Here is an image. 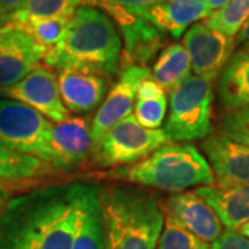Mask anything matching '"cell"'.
<instances>
[{"label": "cell", "instance_id": "6da1fadb", "mask_svg": "<svg viewBox=\"0 0 249 249\" xmlns=\"http://www.w3.org/2000/svg\"><path fill=\"white\" fill-rule=\"evenodd\" d=\"M90 186L57 184L11 198L0 216V249H71Z\"/></svg>", "mask_w": 249, "mask_h": 249}, {"label": "cell", "instance_id": "7a4b0ae2", "mask_svg": "<svg viewBox=\"0 0 249 249\" xmlns=\"http://www.w3.org/2000/svg\"><path fill=\"white\" fill-rule=\"evenodd\" d=\"M121 54L122 39L114 21L100 9L80 6L62 39L46 52L43 61L55 71L78 68L111 78L119 70Z\"/></svg>", "mask_w": 249, "mask_h": 249}, {"label": "cell", "instance_id": "3957f363", "mask_svg": "<svg viewBox=\"0 0 249 249\" xmlns=\"http://www.w3.org/2000/svg\"><path fill=\"white\" fill-rule=\"evenodd\" d=\"M106 249H155L163 229L157 198L134 186L98 187Z\"/></svg>", "mask_w": 249, "mask_h": 249}, {"label": "cell", "instance_id": "277c9868", "mask_svg": "<svg viewBox=\"0 0 249 249\" xmlns=\"http://www.w3.org/2000/svg\"><path fill=\"white\" fill-rule=\"evenodd\" d=\"M108 178L130 184L183 193L193 187L214 186V176L204 154L193 144H166L133 165L115 168Z\"/></svg>", "mask_w": 249, "mask_h": 249}, {"label": "cell", "instance_id": "5b68a950", "mask_svg": "<svg viewBox=\"0 0 249 249\" xmlns=\"http://www.w3.org/2000/svg\"><path fill=\"white\" fill-rule=\"evenodd\" d=\"M213 80L190 76L170 93L163 132L170 142L204 140L212 132Z\"/></svg>", "mask_w": 249, "mask_h": 249}, {"label": "cell", "instance_id": "8992f818", "mask_svg": "<svg viewBox=\"0 0 249 249\" xmlns=\"http://www.w3.org/2000/svg\"><path fill=\"white\" fill-rule=\"evenodd\" d=\"M53 124L25 104L0 98V142L14 151L31 155L54 169Z\"/></svg>", "mask_w": 249, "mask_h": 249}, {"label": "cell", "instance_id": "52a82bcc", "mask_svg": "<svg viewBox=\"0 0 249 249\" xmlns=\"http://www.w3.org/2000/svg\"><path fill=\"white\" fill-rule=\"evenodd\" d=\"M169 142L163 129H147L129 115L108 130L91 155L100 168L115 169L145 160Z\"/></svg>", "mask_w": 249, "mask_h": 249}, {"label": "cell", "instance_id": "ba28073f", "mask_svg": "<svg viewBox=\"0 0 249 249\" xmlns=\"http://www.w3.org/2000/svg\"><path fill=\"white\" fill-rule=\"evenodd\" d=\"M151 76V72L147 67L133 64L124 65V70L119 73L116 83L108 90L106 100L101 103L96 115L91 119V151L100 144L112 126L132 115L137 89L142 80Z\"/></svg>", "mask_w": 249, "mask_h": 249}, {"label": "cell", "instance_id": "9c48e42d", "mask_svg": "<svg viewBox=\"0 0 249 249\" xmlns=\"http://www.w3.org/2000/svg\"><path fill=\"white\" fill-rule=\"evenodd\" d=\"M191 62V71L196 76L209 80L217 79L235 53V39L208 28L204 22H196L188 28L183 37Z\"/></svg>", "mask_w": 249, "mask_h": 249}, {"label": "cell", "instance_id": "30bf717a", "mask_svg": "<svg viewBox=\"0 0 249 249\" xmlns=\"http://www.w3.org/2000/svg\"><path fill=\"white\" fill-rule=\"evenodd\" d=\"M46 50L16 24L0 27V90L24 79L43 60Z\"/></svg>", "mask_w": 249, "mask_h": 249}, {"label": "cell", "instance_id": "8fae6325", "mask_svg": "<svg viewBox=\"0 0 249 249\" xmlns=\"http://www.w3.org/2000/svg\"><path fill=\"white\" fill-rule=\"evenodd\" d=\"M0 93L10 100L34 108L54 124H61L70 118V111L65 108L60 96L57 76L43 65H37L24 79L10 88L1 89Z\"/></svg>", "mask_w": 249, "mask_h": 249}, {"label": "cell", "instance_id": "7c38bea8", "mask_svg": "<svg viewBox=\"0 0 249 249\" xmlns=\"http://www.w3.org/2000/svg\"><path fill=\"white\" fill-rule=\"evenodd\" d=\"M201 147L213 172L214 186L248 184L249 145L216 133L204 139Z\"/></svg>", "mask_w": 249, "mask_h": 249}, {"label": "cell", "instance_id": "4fadbf2b", "mask_svg": "<svg viewBox=\"0 0 249 249\" xmlns=\"http://www.w3.org/2000/svg\"><path fill=\"white\" fill-rule=\"evenodd\" d=\"M103 10L107 11V16L112 21H115L124 37V65L133 64L145 67V64L151 61L154 55L160 50L165 40L163 32L145 18L111 7Z\"/></svg>", "mask_w": 249, "mask_h": 249}, {"label": "cell", "instance_id": "5bb4252c", "mask_svg": "<svg viewBox=\"0 0 249 249\" xmlns=\"http://www.w3.org/2000/svg\"><path fill=\"white\" fill-rule=\"evenodd\" d=\"M163 213L176 219L184 229L208 244H213L223 234L217 214L196 191H183L166 198Z\"/></svg>", "mask_w": 249, "mask_h": 249}, {"label": "cell", "instance_id": "9a60e30c", "mask_svg": "<svg viewBox=\"0 0 249 249\" xmlns=\"http://www.w3.org/2000/svg\"><path fill=\"white\" fill-rule=\"evenodd\" d=\"M55 76L64 106L75 114L96 109L107 96L108 82L98 73L78 68H61Z\"/></svg>", "mask_w": 249, "mask_h": 249}, {"label": "cell", "instance_id": "2e32d148", "mask_svg": "<svg viewBox=\"0 0 249 249\" xmlns=\"http://www.w3.org/2000/svg\"><path fill=\"white\" fill-rule=\"evenodd\" d=\"M89 118L70 116L61 124H53L52 145L55 163L54 169L72 170L82 166L91 152Z\"/></svg>", "mask_w": 249, "mask_h": 249}, {"label": "cell", "instance_id": "e0dca14e", "mask_svg": "<svg viewBox=\"0 0 249 249\" xmlns=\"http://www.w3.org/2000/svg\"><path fill=\"white\" fill-rule=\"evenodd\" d=\"M196 194L217 214L226 230L235 231L249 222V183L229 187H198Z\"/></svg>", "mask_w": 249, "mask_h": 249}, {"label": "cell", "instance_id": "ac0fdd59", "mask_svg": "<svg viewBox=\"0 0 249 249\" xmlns=\"http://www.w3.org/2000/svg\"><path fill=\"white\" fill-rule=\"evenodd\" d=\"M211 14L206 0H163L152 7L145 19L160 32L180 37L196 21Z\"/></svg>", "mask_w": 249, "mask_h": 249}, {"label": "cell", "instance_id": "d6986e66", "mask_svg": "<svg viewBox=\"0 0 249 249\" xmlns=\"http://www.w3.org/2000/svg\"><path fill=\"white\" fill-rule=\"evenodd\" d=\"M219 101L226 111L249 106V52L240 49L223 70L217 82Z\"/></svg>", "mask_w": 249, "mask_h": 249}, {"label": "cell", "instance_id": "ffe728a7", "mask_svg": "<svg viewBox=\"0 0 249 249\" xmlns=\"http://www.w3.org/2000/svg\"><path fill=\"white\" fill-rule=\"evenodd\" d=\"M71 249H106L98 187L96 184L90 186L89 191L83 199L79 224Z\"/></svg>", "mask_w": 249, "mask_h": 249}, {"label": "cell", "instance_id": "44dd1931", "mask_svg": "<svg viewBox=\"0 0 249 249\" xmlns=\"http://www.w3.org/2000/svg\"><path fill=\"white\" fill-rule=\"evenodd\" d=\"M152 79L165 91L172 93L191 76V62L180 43L166 46L152 67Z\"/></svg>", "mask_w": 249, "mask_h": 249}, {"label": "cell", "instance_id": "7402d4cb", "mask_svg": "<svg viewBox=\"0 0 249 249\" xmlns=\"http://www.w3.org/2000/svg\"><path fill=\"white\" fill-rule=\"evenodd\" d=\"M52 169L40 160L14 151L0 142V181L25 184L43 178Z\"/></svg>", "mask_w": 249, "mask_h": 249}, {"label": "cell", "instance_id": "603a6c76", "mask_svg": "<svg viewBox=\"0 0 249 249\" xmlns=\"http://www.w3.org/2000/svg\"><path fill=\"white\" fill-rule=\"evenodd\" d=\"M83 0H24L7 24L21 25L31 19L65 17L71 18Z\"/></svg>", "mask_w": 249, "mask_h": 249}, {"label": "cell", "instance_id": "cb8c5ba5", "mask_svg": "<svg viewBox=\"0 0 249 249\" xmlns=\"http://www.w3.org/2000/svg\"><path fill=\"white\" fill-rule=\"evenodd\" d=\"M249 17V0H230L222 9L211 13L204 19L208 28L234 37Z\"/></svg>", "mask_w": 249, "mask_h": 249}, {"label": "cell", "instance_id": "d4e9b609", "mask_svg": "<svg viewBox=\"0 0 249 249\" xmlns=\"http://www.w3.org/2000/svg\"><path fill=\"white\" fill-rule=\"evenodd\" d=\"M211 245L199 240L193 232L184 229L172 216L165 217L163 229L155 249H209Z\"/></svg>", "mask_w": 249, "mask_h": 249}, {"label": "cell", "instance_id": "484cf974", "mask_svg": "<svg viewBox=\"0 0 249 249\" xmlns=\"http://www.w3.org/2000/svg\"><path fill=\"white\" fill-rule=\"evenodd\" d=\"M70 19L71 18L65 17L31 19L18 27L25 29L39 45L43 46L46 50H49V49H53L55 45H58V42L65 34Z\"/></svg>", "mask_w": 249, "mask_h": 249}, {"label": "cell", "instance_id": "4316f807", "mask_svg": "<svg viewBox=\"0 0 249 249\" xmlns=\"http://www.w3.org/2000/svg\"><path fill=\"white\" fill-rule=\"evenodd\" d=\"M219 133L232 142L249 145V106L226 111L219 124Z\"/></svg>", "mask_w": 249, "mask_h": 249}, {"label": "cell", "instance_id": "83f0119b", "mask_svg": "<svg viewBox=\"0 0 249 249\" xmlns=\"http://www.w3.org/2000/svg\"><path fill=\"white\" fill-rule=\"evenodd\" d=\"M168 109L166 96L152 100H136L134 101L133 116L137 122L147 129H160L163 124Z\"/></svg>", "mask_w": 249, "mask_h": 249}, {"label": "cell", "instance_id": "f1b7e54d", "mask_svg": "<svg viewBox=\"0 0 249 249\" xmlns=\"http://www.w3.org/2000/svg\"><path fill=\"white\" fill-rule=\"evenodd\" d=\"M160 1L163 0H83V3L94 4L100 7V10L111 7L142 18H145L147 13L157 4H160Z\"/></svg>", "mask_w": 249, "mask_h": 249}, {"label": "cell", "instance_id": "f546056e", "mask_svg": "<svg viewBox=\"0 0 249 249\" xmlns=\"http://www.w3.org/2000/svg\"><path fill=\"white\" fill-rule=\"evenodd\" d=\"M209 249H249V240L237 231L226 230Z\"/></svg>", "mask_w": 249, "mask_h": 249}, {"label": "cell", "instance_id": "4dcf8cb0", "mask_svg": "<svg viewBox=\"0 0 249 249\" xmlns=\"http://www.w3.org/2000/svg\"><path fill=\"white\" fill-rule=\"evenodd\" d=\"M162 96H166L165 90L162 89L151 76L140 83L137 89V94H136V100H152V98H158Z\"/></svg>", "mask_w": 249, "mask_h": 249}, {"label": "cell", "instance_id": "1f68e13d", "mask_svg": "<svg viewBox=\"0 0 249 249\" xmlns=\"http://www.w3.org/2000/svg\"><path fill=\"white\" fill-rule=\"evenodd\" d=\"M24 0H0V27L9 22L13 13L22 4Z\"/></svg>", "mask_w": 249, "mask_h": 249}, {"label": "cell", "instance_id": "d6a6232c", "mask_svg": "<svg viewBox=\"0 0 249 249\" xmlns=\"http://www.w3.org/2000/svg\"><path fill=\"white\" fill-rule=\"evenodd\" d=\"M235 45H237V47H241V49L249 47V17L240 29V32L235 36Z\"/></svg>", "mask_w": 249, "mask_h": 249}, {"label": "cell", "instance_id": "836d02e7", "mask_svg": "<svg viewBox=\"0 0 249 249\" xmlns=\"http://www.w3.org/2000/svg\"><path fill=\"white\" fill-rule=\"evenodd\" d=\"M10 199H11V193H10L9 187L6 186L3 181H0V216L4 212Z\"/></svg>", "mask_w": 249, "mask_h": 249}, {"label": "cell", "instance_id": "e575fe53", "mask_svg": "<svg viewBox=\"0 0 249 249\" xmlns=\"http://www.w3.org/2000/svg\"><path fill=\"white\" fill-rule=\"evenodd\" d=\"M208 1V9L211 13H213L216 10L222 9L224 4H227L230 0H206Z\"/></svg>", "mask_w": 249, "mask_h": 249}, {"label": "cell", "instance_id": "d590c367", "mask_svg": "<svg viewBox=\"0 0 249 249\" xmlns=\"http://www.w3.org/2000/svg\"><path fill=\"white\" fill-rule=\"evenodd\" d=\"M235 231L238 232L240 235H242V237H245V238H248L249 240V222L241 224L240 227H238Z\"/></svg>", "mask_w": 249, "mask_h": 249}, {"label": "cell", "instance_id": "8d00e7d4", "mask_svg": "<svg viewBox=\"0 0 249 249\" xmlns=\"http://www.w3.org/2000/svg\"><path fill=\"white\" fill-rule=\"evenodd\" d=\"M244 50H247V52H249V47H244Z\"/></svg>", "mask_w": 249, "mask_h": 249}]
</instances>
